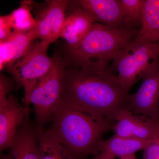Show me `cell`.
Segmentation results:
<instances>
[{
    "mask_svg": "<svg viewBox=\"0 0 159 159\" xmlns=\"http://www.w3.org/2000/svg\"><path fill=\"white\" fill-rule=\"evenodd\" d=\"M127 93L108 71L65 67L62 99L115 122L125 108Z\"/></svg>",
    "mask_w": 159,
    "mask_h": 159,
    "instance_id": "obj_1",
    "label": "cell"
},
{
    "mask_svg": "<svg viewBox=\"0 0 159 159\" xmlns=\"http://www.w3.org/2000/svg\"><path fill=\"white\" fill-rule=\"evenodd\" d=\"M49 129L77 158L98 154L102 136L115 122L64 99Z\"/></svg>",
    "mask_w": 159,
    "mask_h": 159,
    "instance_id": "obj_2",
    "label": "cell"
},
{
    "mask_svg": "<svg viewBox=\"0 0 159 159\" xmlns=\"http://www.w3.org/2000/svg\"><path fill=\"white\" fill-rule=\"evenodd\" d=\"M139 31L95 23L76 48L66 51L63 58L65 67L107 71L114 58L135 39Z\"/></svg>",
    "mask_w": 159,
    "mask_h": 159,
    "instance_id": "obj_3",
    "label": "cell"
},
{
    "mask_svg": "<svg viewBox=\"0 0 159 159\" xmlns=\"http://www.w3.org/2000/svg\"><path fill=\"white\" fill-rule=\"evenodd\" d=\"M159 61V42L135 39L111 63L107 71L116 77L127 93L153 63Z\"/></svg>",
    "mask_w": 159,
    "mask_h": 159,
    "instance_id": "obj_4",
    "label": "cell"
},
{
    "mask_svg": "<svg viewBox=\"0 0 159 159\" xmlns=\"http://www.w3.org/2000/svg\"><path fill=\"white\" fill-rule=\"evenodd\" d=\"M65 65L63 58L55 57L52 68L38 83L29 97L28 106L33 104L35 127L43 129L51 122L62 99Z\"/></svg>",
    "mask_w": 159,
    "mask_h": 159,
    "instance_id": "obj_5",
    "label": "cell"
},
{
    "mask_svg": "<svg viewBox=\"0 0 159 159\" xmlns=\"http://www.w3.org/2000/svg\"><path fill=\"white\" fill-rule=\"evenodd\" d=\"M49 45L35 40L27 53L6 70L16 82L24 88L26 106H29V97L38 83L54 65L55 57H50L48 54Z\"/></svg>",
    "mask_w": 159,
    "mask_h": 159,
    "instance_id": "obj_6",
    "label": "cell"
},
{
    "mask_svg": "<svg viewBox=\"0 0 159 159\" xmlns=\"http://www.w3.org/2000/svg\"><path fill=\"white\" fill-rule=\"evenodd\" d=\"M125 108L159 122V61L145 71L138 91L129 94Z\"/></svg>",
    "mask_w": 159,
    "mask_h": 159,
    "instance_id": "obj_7",
    "label": "cell"
},
{
    "mask_svg": "<svg viewBox=\"0 0 159 159\" xmlns=\"http://www.w3.org/2000/svg\"><path fill=\"white\" fill-rule=\"evenodd\" d=\"M71 1L50 0L44 4L32 6L37 25L35 33L37 39L50 44L59 38L66 13Z\"/></svg>",
    "mask_w": 159,
    "mask_h": 159,
    "instance_id": "obj_8",
    "label": "cell"
},
{
    "mask_svg": "<svg viewBox=\"0 0 159 159\" xmlns=\"http://www.w3.org/2000/svg\"><path fill=\"white\" fill-rule=\"evenodd\" d=\"M112 130L120 136L152 140L159 136V122L148 116L121 109L114 117Z\"/></svg>",
    "mask_w": 159,
    "mask_h": 159,
    "instance_id": "obj_9",
    "label": "cell"
},
{
    "mask_svg": "<svg viewBox=\"0 0 159 159\" xmlns=\"http://www.w3.org/2000/svg\"><path fill=\"white\" fill-rule=\"evenodd\" d=\"M29 112V106L21 105L11 94L6 102L0 104L1 152L13 145Z\"/></svg>",
    "mask_w": 159,
    "mask_h": 159,
    "instance_id": "obj_10",
    "label": "cell"
},
{
    "mask_svg": "<svg viewBox=\"0 0 159 159\" xmlns=\"http://www.w3.org/2000/svg\"><path fill=\"white\" fill-rule=\"evenodd\" d=\"M95 23L93 16L76 1H71L60 36L66 41V51L76 48Z\"/></svg>",
    "mask_w": 159,
    "mask_h": 159,
    "instance_id": "obj_11",
    "label": "cell"
},
{
    "mask_svg": "<svg viewBox=\"0 0 159 159\" xmlns=\"http://www.w3.org/2000/svg\"><path fill=\"white\" fill-rule=\"evenodd\" d=\"M76 2L93 16L96 22L113 29L125 28L119 0H77Z\"/></svg>",
    "mask_w": 159,
    "mask_h": 159,
    "instance_id": "obj_12",
    "label": "cell"
},
{
    "mask_svg": "<svg viewBox=\"0 0 159 159\" xmlns=\"http://www.w3.org/2000/svg\"><path fill=\"white\" fill-rule=\"evenodd\" d=\"M35 30L26 32L13 31L5 40L0 42V70H7L29 51L37 39Z\"/></svg>",
    "mask_w": 159,
    "mask_h": 159,
    "instance_id": "obj_13",
    "label": "cell"
},
{
    "mask_svg": "<svg viewBox=\"0 0 159 159\" xmlns=\"http://www.w3.org/2000/svg\"><path fill=\"white\" fill-rule=\"evenodd\" d=\"M30 112L8 153L1 159H39L37 129L29 119Z\"/></svg>",
    "mask_w": 159,
    "mask_h": 159,
    "instance_id": "obj_14",
    "label": "cell"
},
{
    "mask_svg": "<svg viewBox=\"0 0 159 159\" xmlns=\"http://www.w3.org/2000/svg\"><path fill=\"white\" fill-rule=\"evenodd\" d=\"M153 140H142L115 134L101 142L98 148V153L107 152L119 158L135 154L139 151L144 150Z\"/></svg>",
    "mask_w": 159,
    "mask_h": 159,
    "instance_id": "obj_15",
    "label": "cell"
},
{
    "mask_svg": "<svg viewBox=\"0 0 159 159\" xmlns=\"http://www.w3.org/2000/svg\"><path fill=\"white\" fill-rule=\"evenodd\" d=\"M37 129L39 159H78L49 129Z\"/></svg>",
    "mask_w": 159,
    "mask_h": 159,
    "instance_id": "obj_16",
    "label": "cell"
},
{
    "mask_svg": "<svg viewBox=\"0 0 159 159\" xmlns=\"http://www.w3.org/2000/svg\"><path fill=\"white\" fill-rule=\"evenodd\" d=\"M137 38L159 42V0H145Z\"/></svg>",
    "mask_w": 159,
    "mask_h": 159,
    "instance_id": "obj_17",
    "label": "cell"
},
{
    "mask_svg": "<svg viewBox=\"0 0 159 159\" xmlns=\"http://www.w3.org/2000/svg\"><path fill=\"white\" fill-rule=\"evenodd\" d=\"M32 2L23 1L18 8L8 15L13 31L26 32L35 29L37 21L31 12Z\"/></svg>",
    "mask_w": 159,
    "mask_h": 159,
    "instance_id": "obj_18",
    "label": "cell"
},
{
    "mask_svg": "<svg viewBox=\"0 0 159 159\" xmlns=\"http://www.w3.org/2000/svg\"><path fill=\"white\" fill-rule=\"evenodd\" d=\"M123 25L126 29L140 30L142 26L145 0H119Z\"/></svg>",
    "mask_w": 159,
    "mask_h": 159,
    "instance_id": "obj_19",
    "label": "cell"
},
{
    "mask_svg": "<svg viewBox=\"0 0 159 159\" xmlns=\"http://www.w3.org/2000/svg\"><path fill=\"white\" fill-rule=\"evenodd\" d=\"M13 85L11 81L2 73L0 77V104L6 102Z\"/></svg>",
    "mask_w": 159,
    "mask_h": 159,
    "instance_id": "obj_20",
    "label": "cell"
},
{
    "mask_svg": "<svg viewBox=\"0 0 159 159\" xmlns=\"http://www.w3.org/2000/svg\"><path fill=\"white\" fill-rule=\"evenodd\" d=\"M144 159H159V136L144 149Z\"/></svg>",
    "mask_w": 159,
    "mask_h": 159,
    "instance_id": "obj_21",
    "label": "cell"
},
{
    "mask_svg": "<svg viewBox=\"0 0 159 159\" xmlns=\"http://www.w3.org/2000/svg\"><path fill=\"white\" fill-rule=\"evenodd\" d=\"M13 31L8 15L0 16V42L9 37Z\"/></svg>",
    "mask_w": 159,
    "mask_h": 159,
    "instance_id": "obj_22",
    "label": "cell"
},
{
    "mask_svg": "<svg viewBox=\"0 0 159 159\" xmlns=\"http://www.w3.org/2000/svg\"><path fill=\"white\" fill-rule=\"evenodd\" d=\"M116 157L107 152H101L94 157L86 159H115Z\"/></svg>",
    "mask_w": 159,
    "mask_h": 159,
    "instance_id": "obj_23",
    "label": "cell"
},
{
    "mask_svg": "<svg viewBox=\"0 0 159 159\" xmlns=\"http://www.w3.org/2000/svg\"><path fill=\"white\" fill-rule=\"evenodd\" d=\"M119 159H138L135 156V154L127 156L122 157L119 158Z\"/></svg>",
    "mask_w": 159,
    "mask_h": 159,
    "instance_id": "obj_24",
    "label": "cell"
}]
</instances>
